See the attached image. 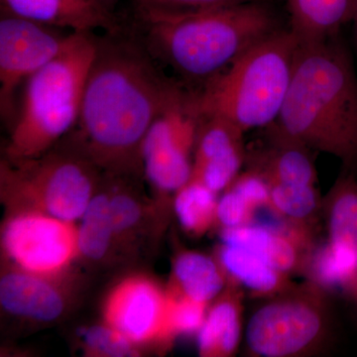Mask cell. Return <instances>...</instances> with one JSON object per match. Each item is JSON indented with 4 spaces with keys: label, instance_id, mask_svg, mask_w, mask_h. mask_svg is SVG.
Segmentation results:
<instances>
[{
    "label": "cell",
    "instance_id": "83f0119b",
    "mask_svg": "<svg viewBox=\"0 0 357 357\" xmlns=\"http://www.w3.org/2000/svg\"><path fill=\"white\" fill-rule=\"evenodd\" d=\"M257 211L245 199L232 188H227L218 199L217 225L222 229L243 227L255 222Z\"/></svg>",
    "mask_w": 357,
    "mask_h": 357
},
{
    "label": "cell",
    "instance_id": "ffe728a7",
    "mask_svg": "<svg viewBox=\"0 0 357 357\" xmlns=\"http://www.w3.org/2000/svg\"><path fill=\"white\" fill-rule=\"evenodd\" d=\"M229 283V277L217 257L182 251L173 264L171 288L199 302L210 303L220 296Z\"/></svg>",
    "mask_w": 357,
    "mask_h": 357
},
{
    "label": "cell",
    "instance_id": "9c48e42d",
    "mask_svg": "<svg viewBox=\"0 0 357 357\" xmlns=\"http://www.w3.org/2000/svg\"><path fill=\"white\" fill-rule=\"evenodd\" d=\"M199 122L194 89L189 88L148 130L141 161L148 180L159 191L177 192L191 178Z\"/></svg>",
    "mask_w": 357,
    "mask_h": 357
},
{
    "label": "cell",
    "instance_id": "7c38bea8",
    "mask_svg": "<svg viewBox=\"0 0 357 357\" xmlns=\"http://www.w3.org/2000/svg\"><path fill=\"white\" fill-rule=\"evenodd\" d=\"M1 10L70 33L115 32L122 24L100 0H0Z\"/></svg>",
    "mask_w": 357,
    "mask_h": 357
},
{
    "label": "cell",
    "instance_id": "2e32d148",
    "mask_svg": "<svg viewBox=\"0 0 357 357\" xmlns=\"http://www.w3.org/2000/svg\"><path fill=\"white\" fill-rule=\"evenodd\" d=\"M243 288L229 281L206 312L198 333L199 356L229 357L243 337Z\"/></svg>",
    "mask_w": 357,
    "mask_h": 357
},
{
    "label": "cell",
    "instance_id": "484cf974",
    "mask_svg": "<svg viewBox=\"0 0 357 357\" xmlns=\"http://www.w3.org/2000/svg\"><path fill=\"white\" fill-rule=\"evenodd\" d=\"M81 337L86 351L93 356L126 357L138 354L135 344L105 323L84 328Z\"/></svg>",
    "mask_w": 357,
    "mask_h": 357
},
{
    "label": "cell",
    "instance_id": "d6986e66",
    "mask_svg": "<svg viewBox=\"0 0 357 357\" xmlns=\"http://www.w3.org/2000/svg\"><path fill=\"white\" fill-rule=\"evenodd\" d=\"M217 258L229 280L248 289L256 297L268 299L295 285L289 274L241 246L222 243L218 246Z\"/></svg>",
    "mask_w": 357,
    "mask_h": 357
},
{
    "label": "cell",
    "instance_id": "52a82bcc",
    "mask_svg": "<svg viewBox=\"0 0 357 357\" xmlns=\"http://www.w3.org/2000/svg\"><path fill=\"white\" fill-rule=\"evenodd\" d=\"M98 167L79 150L51 149L38 158L3 162L1 185L24 208L77 222L96 194Z\"/></svg>",
    "mask_w": 357,
    "mask_h": 357
},
{
    "label": "cell",
    "instance_id": "7402d4cb",
    "mask_svg": "<svg viewBox=\"0 0 357 357\" xmlns=\"http://www.w3.org/2000/svg\"><path fill=\"white\" fill-rule=\"evenodd\" d=\"M270 187L269 210L295 227L311 231V225L323 211V199L316 185L282 184Z\"/></svg>",
    "mask_w": 357,
    "mask_h": 357
},
{
    "label": "cell",
    "instance_id": "e0dca14e",
    "mask_svg": "<svg viewBox=\"0 0 357 357\" xmlns=\"http://www.w3.org/2000/svg\"><path fill=\"white\" fill-rule=\"evenodd\" d=\"M303 272L307 280L331 296L342 298L357 319L356 246H338L326 241L312 248Z\"/></svg>",
    "mask_w": 357,
    "mask_h": 357
},
{
    "label": "cell",
    "instance_id": "9a60e30c",
    "mask_svg": "<svg viewBox=\"0 0 357 357\" xmlns=\"http://www.w3.org/2000/svg\"><path fill=\"white\" fill-rule=\"evenodd\" d=\"M57 281L13 268L0 279V304L13 316L45 323L57 321L68 305Z\"/></svg>",
    "mask_w": 357,
    "mask_h": 357
},
{
    "label": "cell",
    "instance_id": "603a6c76",
    "mask_svg": "<svg viewBox=\"0 0 357 357\" xmlns=\"http://www.w3.org/2000/svg\"><path fill=\"white\" fill-rule=\"evenodd\" d=\"M77 243L79 255L93 261L107 255L115 241L107 194H95L79 218Z\"/></svg>",
    "mask_w": 357,
    "mask_h": 357
},
{
    "label": "cell",
    "instance_id": "6da1fadb",
    "mask_svg": "<svg viewBox=\"0 0 357 357\" xmlns=\"http://www.w3.org/2000/svg\"><path fill=\"white\" fill-rule=\"evenodd\" d=\"M189 88L165 74L123 25L119 31L96 34L69 144L112 175L133 172L142 166L148 130Z\"/></svg>",
    "mask_w": 357,
    "mask_h": 357
},
{
    "label": "cell",
    "instance_id": "7a4b0ae2",
    "mask_svg": "<svg viewBox=\"0 0 357 357\" xmlns=\"http://www.w3.org/2000/svg\"><path fill=\"white\" fill-rule=\"evenodd\" d=\"M133 10L129 31L185 86H201L283 28L274 9L263 0L194 13Z\"/></svg>",
    "mask_w": 357,
    "mask_h": 357
},
{
    "label": "cell",
    "instance_id": "cb8c5ba5",
    "mask_svg": "<svg viewBox=\"0 0 357 357\" xmlns=\"http://www.w3.org/2000/svg\"><path fill=\"white\" fill-rule=\"evenodd\" d=\"M217 195L194 180H189L176 192L175 213L185 232L194 236H203L217 225Z\"/></svg>",
    "mask_w": 357,
    "mask_h": 357
},
{
    "label": "cell",
    "instance_id": "5b68a950",
    "mask_svg": "<svg viewBox=\"0 0 357 357\" xmlns=\"http://www.w3.org/2000/svg\"><path fill=\"white\" fill-rule=\"evenodd\" d=\"M298 46L289 28L263 39L194 89L199 114L222 117L245 133L273 123L288 93Z\"/></svg>",
    "mask_w": 357,
    "mask_h": 357
},
{
    "label": "cell",
    "instance_id": "8fae6325",
    "mask_svg": "<svg viewBox=\"0 0 357 357\" xmlns=\"http://www.w3.org/2000/svg\"><path fill=\"white\" fill-rule=\"evenodd\" d=\"M168 312V290L141 275L117 283L102 307L103 323L137 347L172 342Z\"/></svg>",
    "mask_w": 357,
    "mask_h": 357
},
{
    "label": "cell",
    "instance_id": "f1b7e54d",
    "mask_svg": "<svg viewBox=\"0 0 357 357\" xmlns=\"http://www.w3.org/2000/svg\"><path fill=\"white\" fill-rule=\"evenodd\" d=\"M255 0H132L136 8L167 13H194L237 6Z\"/></svg>",
    "mask_w": 357,
    "mask_h": 357
},
{
    "label": "cell",
    "instance_id": "ba28073f",
    "mask_svg": "<svg viewBox=\"0 0 357 357\" xmlns=\"http://www.w3.org/2000/svg\"><path fill=\"white\" fill-rule=\"evenodd\" d=\"M2 245L14 268L56 280L81 256L75 222L33 208H21L6 220Z\"/></svg>",
    "mask_w": 357,
    "mask_h": 357
},
{
    "label": "cell",
    "instance_id": "ac0fdd59",
    "mask_svg": "<svg viewBox=\"0 0 357 357\" xmlns=\"http://www.w3.org/2000/svg\"><path fill=\"white\" fill-rule=\"evenodd\" d=\"M290 26L299 45L321 43L352 18L354 0H287Z\"/></svg>",
    "mask_w": 357,
    "mask_h": 357
},
{
    "label": "cell",
    "instance_id": "277c9868",
    "mask_svg": "<svg viewBox=\"0 0 357 357\" xmlns=\"http://www.w3.org/2000/svg\"><path fill=\"white\" fill-rule=\"evenodd\" d=\"M96 34L73 33L64 50L26 81L6 148L11 161L38 158L76 126Z\"/></svg>",
    "mask_w": 357,
    "mask_h": 357
},
{
    "label": "cell",
    "instance_id": "30bf717a",
    "mask_svg": "<svg viewBox=\"0 0 357 357\" xmlns=\"http://www.w3.org/2000/svg\"><path fill=\"white\" fill-rule=\"evenodd\" d=\"M1 10L0 18V112L15 119L20 86L57 57L73 33Z\"/></svg>",
    "mask_w": 357,
    "mask_h": 357
},
{
    "label": "cell",
    "instance_id": "d4e9b609",
    "mask_svg": "<svg viewBox=\"0 0 357 357\" xmlns=\"http://www.w3.org/2000/svg\"><path fill=\"white\" fill-rule=\"evenodd\" d=\"M168 294L169 328L173 338L198 333L208 312V303L192 299L172 288L169 289Z\"/></svg>",
    "mask_w": 357,
    "mask_h": 357
},
{
    "label": "cell",
    "instance_id": "4dcf8cb0",
    "mask_svg": "<svg viewBox=\"0 0 357 357\" xmlns=\"http://www.w3.org/2000/svg\"><path fill=\"white\" fill-rule=\"evenodd\" d=\"M352 20L356 22V34L357 40V0H354V13H352Z\"/></svg>",
    "mask_w": 357,
    "mask_h": 357
},
{
    "label": "cell",
    "instance_id": "4316f807",
    "mask_svg": "<svg viewBox=\"0 0 357 357\" xmlns=\"http://www.w3.org/2000/svg\"><path fill=\"white\" fill-rule=\"evenodd\" d=\"M109 213L115 239L131 234L139 225L143 211L138 199L131 192L116 190L109 192Z\"/></svg>",
    "mask_w": 357,
    "mask_h": 357
},
{
    "label": "cell",
    "instance_id": "3957f363",
    "mask_svg": "<svg viewBox=\"0 0 357 357\" xmlns=\"http://www.w3.org/2000/svg\"><path fill=\"white\" fill-rule=\"evenodd\" d=\"M279 130L312 151L335 156L357 171V76L338 34L299 45Z\"/></svg>",
    "mask_w": 357,
    "mask_h": 357
},
{
    "label": "cell",
    "instance_id": "44dd1931",
    "mask_svg": "<svg viewBox=\"0 0 357 357\" xmlns=\"http://www.w3.org/2000/svg\"><path fill=\"white\" fill-rule=\"evenodd\" d=\"M328 241L335 245L357 246V178L344 169L323 199Z\"/></svg>",
    "mask_w": 357,
    "mask_h": 357
},
{
    "label": "cell",
    "instance_id": "4fadbf2b",
    "mask_svg": "<svg viewBox=\"0 0 357 357\" xmlns=\"http://www.w3.org/2000/svg\"><path fill=\"white\" fill-rule=\"evenodd\" d=\"M262 129L261 142L246 149V170L257 174L268 184L316 185L314 151L282 132L274 123Z\"/></svg>",
    "mask_w": 357,
    "mask_h": 357
},
{
    "label": "cell",
    "instance_id": "8992f818",
    "mask_svg": "<svg viewBox=\"0 0 357 357\" xmlns=\"http://www.w3.org/2000/svg\"><path fill=\"white\" fill-rule=\"evenodd\" d=\"M331 298L307 279L268 298L249 319L248 351L260 357H304L323 351L335 333Z\"/></svg>",
    "mask_w": 357,
    "mask_h": 357
},
{
    "label": "cell",
    "instance_id": "f546056e",
    "mask_svg": "<svg viewBox=\"0 0 357 357\" xmlns=\"http://www.w3.org/2000/svg\"><path fill=\"white\" fill-rule=\"evenodd\" d=\"M100 1L102 2L103 6L107 7V9L114 13V7L121 0H100Z\"/></svg>",
    "mask_w": 357,
    "mask_h": 357
},
{
    "label": "cell",
    "instance_id": "5bb4252c",
    "mask_svg": "<svg viewBox=\"0 0 357 357\" xmlns=\"http://www.w3.org/2000/svg\"><path fill=\"white\" fill-rule=\"evenodd\" d=\"M223 243L241 246L255 253L284 273L304 271L312 245L311 232L299 227L274 229L252 222L243 227L222 229Z\"/></svg>",
    "mask_w": 357,
    "mask_h": 357
}]
</instances>
